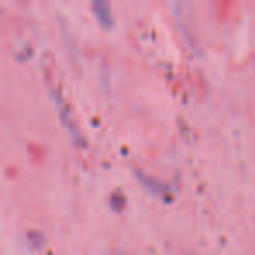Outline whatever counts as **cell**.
Instances as JSON below:
<instances>
[{"label": "cell", "instance_id": "1", "mask_svg": "<svg viewBox=\"0 0 255 255\" xmlns=\"http://www.w3.org/2000/svg\"><path fill=\"white\" fill-rule=\"evenodd\" d=\"M51 93H53V98H54V103L58 105V110H60V117H61V121H63V124L67 126V129L72 133V136H74V140L75 142H79V143H82V136L79 135V131L75 129V124L72 123V119H70V112H68V109H67V105L63 103V100H61V96L58 95L54 89H51Z\"/></svg>", "mask_w": 255, "mask_h": 255}, {"label": "cell", "instance_id": "2", "mask_svg": "<svg viewBox=\"0 0 255 255\" xmlns=\"http://www.w3.org/2000/svg\"><path fill=\"white\" fill-rule=\"evenodd\" d=\"M91 5H93V11H95L96 19H98L103 26H107V28L112 26L114 18H112V14H110V7L105 0H95Z\"/></svg>", "mask_w": 255, "mask_h": 255}, {"label": "cell", "instance_id": "3", "mask_svg": "<svg viewBox=\"0 0 255 255\" xmlns=\"http://www.w3.org/2000/svg\"><path fill=\"white\" fill-rule=\"evenodd\" d=\"M136 177H138V180L142 182L143 185H145L147 189H150L152 192H157V194H166V192H170V185H166L164 182H159L156 180V178L149 177L147 173H143V171H135Z\"/></svg>", "mask_w": 255, "mask_h": 255}]
</instances>
